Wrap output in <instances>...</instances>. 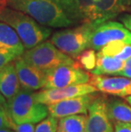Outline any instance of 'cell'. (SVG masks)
<instances>
[{
	"instance_id": "6da1fadb",
	"label": "cell",
	"mask_w": 131,
	"mask_h": 132,
	"mask_svg": "<svg viewBox=\"0 0 131 132\" xmlns=\"http://www.w3.org/2000/svg\"><path fill=\"white\" fill-rule=\"evenodd\" d=\"M6 4L50 28H65L75 25L55 0H6Z\"/></svg>"
},
{
	"instance_id": "7a4b0ae2",
	"label": "cell",
	"mask_w": 131,
	"mask_h": 132,
	"mask_svg": "<svg viewBox=\"0 0 131 132\" xmlns=\"http://www.w3.org/2000/svg\"><path fill=\"white\" fill-rule=\"evenodd\" d=\"M0 21L10 25L15 31L25 50L43 43L52 33L50 27L43 26L28 15L9 6L0 7Z\"/></svg>"
},
{
	"instance_id": "3957f363",
	"label": "cell",
	"mask_w": 131,
	"mask_h": 132,
	"mask_svg": "<svg viewBox=\"0 0 131 132\" xmlns=\"http://www.w3.org/2000/svg\"><path fill=\"white\" fill-rule=\"evenodd\" d=\"M6 109L11 121L17 125L39 123L49 114L48 106L37 102L34 93L24 89L8 101Z\"/></svg>"
},
{
	"instance_id": "277c9868",
	"label": "cell",
	"mask_w": 131,
	"mask_h": 132,
	"mask_svg": "<svg viewBox=\"0 0 131 132\" xmlns=\"http://www.w3.org/2000/svg\"><path fill=\"white\" fill-rule=\"evenodd\" d=\"M99 23H82L79 26L57 31L51 36L50 42L58 49L72 58L89 49L94 29Z\"/></svg>"
},
{
	"instance_id": "5b68a950",
	"label": "cell",
	"mask_w": 131,
	"mask_h": 132,
	"mask_svg": "<svg viewBox=\"0 0 131 132\" xmlns=\"http://www.w3.org/2000/svg\"><path fill=\"white\" fill-rule=\"evenodd\" d=\"M21 57L45 72L60 66L75 64L73 58L62 52L50 41H44L32 49L25 50Z\"/></svg>"
},
{
	"instance_id": "8992f818",
	"label": "cell",
	"mask_w": 131,
	"mask_h": 132,
	"mask_svg": "<svg viewBox=\"0 0 131 132\" xmlns=\"http://www.w3.org/2000/svg\"><path fill=\"white\" fill-rule=\"evenodd\" d=\"M91 74L74 65H65L46 72V82L43 89L62 88L89 83Z\"/></svg>"
},
{
	"instance_id": "52a82bcc",
	"label": "cell",
	"mask_w": 131,
	"mask_h": 132,
	"mask_svg": "<svg viewBox=\"0 0 131 132\" xmlns=\"http://www.w3.org/2000/svg\"><path fill=\"white\" fill-rule=\"evenodd\" d=\"M111 41H124L131 44V32L122 22L104 21L94 29L89 48L98 51Z\"/></svg>"
},
{
	"instance_id": "ba28073f",
	"label": "cell",
	"mask_w": 131,
	"mask_h": 132,
	"mask_svg": "<svg viewBox=\"0 0 131 132\" xmlns=\"http://www.w3.org/2000/svg\"><path fill=\"white\" fill-rule=\"evenodd\" d=\"M96 91L98 90L93 85L86 83L62 88L44 89L43 90L34 93V97L37 102L48 106L72 97L95 93Z\"/></svg>"
},
{
	"instance_id": "9c48e42d",
	"label": "cell",
	"mask_w": 131,
	"mask_h": 132,
	"mask_svg": "<svg viewBox=\"0 0 131 132\" xmlns=\"http://www.w3.org/2000/svg\"><path fill=\"white\" fill-rule=\"evenodd\" d=\"M96 96L94 93H91L50 104L48 105L49 113L57 119L76 114H87L90 104Z\"/></svg>"
},
{
	"instance_id": "30bf717a",
	"label": "cell",
	"mask_w": 131,
	"mask_h": 132,
	"mask_svg": "<svg viewBox=\"0 0 131 132\" xmlns=\"http://www.w3.org/2000/svg\"><path fill=\"white\" fill-rule=\"evenodd\" d=\"M107 111V101L97 95L88 110L87 132H114Z\"/></svg>"
},
{
	"instance_id": "8fae6325",
	"label": "cell",
	"mask_w": 131,
	"mask_h": 132,
	"mask_svg": "<svg viewBox=\"0 0 131 132\" xmlns=\"http://www.w3.org/2000/svg\"><path fill=\"white\" fill-rule=\"evenodd\" d=\"M90 83L104 94L127 97L131 95V78L91 74Z\"/></svg>"
},
{
	"instance_id": "7c38bea8",
	"label": "cell",
	"mask_w": 131,
	"mask_h": 132,
	"mask_svg": "<svg viewBox=\"0 0 131 132\" xmlns=\"http://www.w3.org/2000/svg\"><path fill=\"white\" fill-rule=\"evenodd\" d=\"M75 24L94 21L96 0H55ZM97 23V22H96Z\"/></svg>"
},
{
	"instance_id": "4fadbf2b",
	"label": "cell",
	"mask_w": 131,
	"mask_h": 132,
	"mask_svg": "<svg viewBox=\"0 0 131 132\" xmlns=\"http://www.w3.org/2000/svg\"><path fill=\"white\" fill-rule=\"evenodd\" d=\"M16 72L21 88L33 91L44 88L46 82V72L32 66L21 56L15 61Z\"/></svg>"
},
{
	"instance_id": "5bb4252c",
	"label": "cell",
	"mask_w": 131,
	"mask_h": 132,
	"mask_svg": "<svg viewBox=\"0 0 131 132\" xmlns=\"http://www.w3.org/2000/svg\"><path fill=\"white\" fill-rule=\"evenodd\" d=\"M131 7V0H96L94 4V21L102 22L115 18Z\"/></svg>"
},
{
	"instance_id": "9a60e30c",
	"label": "cell",
	"mask_w": 131,
	"mask_h": 132,
	"mask_svg": "<svg viewBox=\"0 0 131 132\" xmlns=\"http://www.w3.org/2000/svg\"><path fill=\"white\" fill-rule=\"evenodd\" d=\"M21 87L15 61H11L0 70V93L8 102L18 94Z\"/></svg>"
},
{
	"instance_id": "2e32d148",
	"label": "cell",
	"mask_w": 131,
	"mask_h": 132,
	"mask_svg": "<svg viewBox=\"0 0 131 132\" xmlns=\"http://www.w3.org/2000/svg\"><path fill=\"white\" fill-rule=\"evenodd\" d=\"M107 111L111 121L131 123V105L129 102L112 98L107 101Z\"/></svg>"
},
{
	"instance_id": "e0dca14e",
	"label": "cell",
	"mask_w": 131,
	"mask_h": 132,
	"mask_svg": "<svg viewBox=\"0 0 131 132\" xmlns=\"http://www.w3.org/2000/svg\"><path fill=\"white\" fill-rule=\"evenodd\" d=\"M125 61L114 56L104 55L97 52L96 66L91 72L94 75H118L123 69Z\"/></svg>"
},
{
	"instance_id": "ac0fdd59",
	"label": "cell",
	"mask_w": 131,
	"mask_h": 132,
	"mask_svg": "<svg viewBox=\"0 0 131 132\" xmlns=\"http://www.w3.org/2000/svg\"><path fill=\"white\" fill-rule=\"evenodd\" d=\"M0 49H14L24 53L25 47L15 31L10 25L0 21Z\"/></svg>"
},
{
	"instance_id": "d6986e66",
	"label": "cell",
	"mask_w": 131,
	"mask_h": 132,
	"mask_svg": "<svg viewBox=\"0 0 131 132\" xmlns=\"http://www.w3.org/2000/svg\"><path fill=\"white\" fill-rule=\"evenodd\" d=\"M57 132H87L86 114H76L61 118L58 121Z\"/></svg>"
},
{
	"instance_id": "ffe728a7",
	"label": "cell",
	"mask_w": 131,
	"mask_h": 132,
	"mask_svg": "<svg viewBox=\"0 0 131 132\" xmlns=\"http://www.w3.org/2000/svg\"><path fill=\"white\" fill-rule=\"evenodd\" d=\"M75 65L80 67L84 71L92 72L96 66L97 61V53L96 50L89 48L83 50L82 53L75 58Z\"/></svg>"
},
{
	"instance_id": "44dd1931",
	"label": "cell",
	"mask_w": 131,
	"mask_h": 132,
	"mask_svg": "<svg viewBox=\"0 0 131 132\" xmlns=\"http://www.w3.org/2000/svg\"><path fill=\"white\" fill-rule=\"evenodd\" d=\"M126 44L127 43L124 41H111L103 46L101 50H98V52L104 55L116 57L122 51Z\"/></svg>"
},
{
	"instance_id": "7402d4cb",
	"label": "cell",
	"mask_w": 131,
	"mask_h": 132,
	"mask_svg": "<svg viewBox=\"0 0 131 132\" xmlns=\"http://www.w3.org/2000/svg\"><path fill=\"white\" fill-rule=\"evenodd\" d=\"M58 119L53 116H49L39 122L35 127L34 132H57Z\"/></svg>"
},
{
	"instance_id": "603a6c76",
	"label": "cell",
	"mask_w": 131,
	"mask_h": 132,
	"mask_svg": "<svg viewBox=\"0 0 131 132\" xmlns=\"http://www.w3.org/2000/svg\"><path fill=\"white\" fill-rule=\"evenodd\" d=\"M23 54L14 49H0V70L11 61H15Z\"/></svg>"
},
{
	"instance_id": "cb8c5ba5",
	"label": "cell",
	"mask_w": 131,
	"mask_h": 132,
	"mask_svg": "<svg viewBox=\"0 0 131 132\" xmlns=\"http://www.w3.org/2000/svg\"><path fill=\"white\" fill-rule=\"evenodd\" d=\"M12 125L6 108H0V130L4 128H10Z\"/></svg>"
},
{
	"instance_id": "d4e9b609",
	"label": "cell",
	"mask_w": 131,
	"mask_h": 132,
	"mask_svg": "<svg viewBox=\"0 0 131 132\" xmlns=\"http://www.w3.org/2000/svg\"><path fill=\"white\" fill-rule=\"evenodd\" d=\"M34 123H15L12 122L11 128H13L15 132H34L35 131Z\"/></svg>"
},
{
	"instance_id": "484cf974",
	"label": "cell",
	"mask_w": 131,
	"mask_h": 132,
	"mask_svg": "<svg viewBox=\"0 0 131 132\" xmlns=\"http://www.w3.org/2000/svg\"><path fill=\"white\" fill-rule=\"evenodd\" d=\"M118 59L121 61H126L129 60V58H131V44H127L125 47L123 49L122 51L116 56Z\"/></svg>"
},
{
	"instance_id": "4316f807",
	"label": "cell",
	"mask_w": 131,
	"mask_h": 132,
	"mask_svg": "<svg viewBox=\"0 0 131 132\" xmlns=\"http://www.w3.org/2000/svg\"><path fill=\"white\" fill-rule=\"evenodd\" d=\"M114 132H131L130 123H114Z\"/></svg>"
},
{
	"instance_id": "83f0119b",
	"label": "cell",
	"mask_w": 131,
	"mask_h": 132,
	"mask_svg": "<svg viewBox=\"0 0 131 132\" xmlns=\"http://www.w3.org/2000/svg\"><path fill=\"white\" fill-rule=\"evenodd\" d=\"M118 76H124V77L131 78V58L125 61L124 67L118 73Z\"/></svg>"
},
{
	"instance_id": "f1b7e54d",
	"label": "cell",
	"mask_w": 131,
	"mask_h": 132,
	"mask_svg": "<svg viewBox=\"0 0 131 132\" xmlns=\"http://www.w3.org/2000/svg\"><path fill=\"white\" fill-rule=\"evenodd\" d=\"M121 22L125 27L131 32V15L129 14H125L120 17Z\"/></svg>"
},
{
	"instance_id": "f546056e",
	"label": "cell",
	"mask_w": 131,
	"mask_h": 132,
	"mask_svg": "<svg viewBox=\"0 0 131 132\" xmlns=\"http://www.w3.org/2000/svg\"><path fill=\"white\" fill-rule=\"evenodd\" d=\"M7 106V101L3 96V95L0 93V108H6Z\"/></svg>"
},
{
	"instance_id": "4dcf8cb0",
	"label": "cell",
	"mask_w": 131,
	"mask_h": 132,
	"mask_svg": "<svg viewBox=\"0 0 131 132\" xmlns=\"http://www.w3.org/2000/svg\"><path fill=\"white\" fill-rule=\"evenodd\" d=\"M0 132H15V131L11 130L9 128H4V129H1V130H0Z\"/></svg>"
},
{
	"instance_id": "1f68e13d",
	"label": "cell",
	"mask_w": 131,
	"mask_h": 132,
	"mask_svg": "<svg viewBox=\"0 0 131 132\" xmlns=\"http://www.w3.org/2000/svg\"><path fill=\"white\" fill-rule=\"evenodd\" d=\"M125 100H126V102H129L130 105H131V95L130 96H127V97H125Z\"/></svg>"
}]
</instances>
